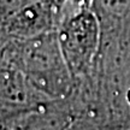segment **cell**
<instances>
[{"instance_id": "1", "label": "cell", "mask_w": 130, "mask_h": 130, "mask_svg": "<svg viewBox=\"0 0 130 130\" xmlns=\"http://www.w3.org/2000/svg\"><path fill=\"white\" fill-rule=\"evenodd\" d=\"M1 66L23 71L30 83L50 100L71 95L75 79L61 52L57 30L28 40L1 41Z\"/></svg>"}, {"instance_id": "2", "label": "cell", "mask_w": 130, "mask_h": 130, "mask_svg": "<svg viewBox=\"0 0 130 130\" xmlns=\"http://www.w3.org/2000/svg\"><path fill=\"white\" fill-rule=\"evenodd\" d=\"M57 34L74 79L90 74L98 64L101 47V24L94 10H77L65 4Z\"/></svg>"}, {"instance_id": "3", "label": "cell", "mask_w": 130, "mask_h": 130, "mask_svg": "<svg viewBox=\"0 0 130 130\" xmlns=\"http://www.w3.org/2000/svg\"><path fill=\"white\" fill-rule=\"evenodd\" d=\"M60 12L50 0H32L1 21V41L28 40L57 30Z\"/></svg>"}, {"instance_id": "4", "label": "cell", "mask_w": 130, "mask_h": 130, "mask_svg": "<svg viewBox=\"0 0 130 130\" xmlns=\"http://www.w3.org/2000/svg\"><path fill=\"white\" fill-rule=\"evenodd\" d=\"M0 84L1 119L29 111L50 100L36 90L25 74L18 68L1 66Z\"/></svg>"}, {"instance_id": "5", "label": "cell", "mask_w": 130, "mask_h": 130, "mask_svg": "<svg viewBox=\"0 0 130 130\" xmlns=\"http://www.w3.org/2000/svg\"><path fill=\"white\" fill-rule=\"evenodd\" d=\"M93 10L100 24L122 23L130 17V0H95Z\"/></svg>"}, {"instance_id": "6", "label": "cell", "mask_w": 130, "mask_h": 130, "mask_svg": "<svg viewBox=\"0 0 130 130\" xmlns=\"http://www.w3.org/2000/svg\"><path fill=\"white\" fill-rule=\"evenodd\" d=\"M32 0H1V21L9 18Z\"/></svg>"}, {"instance_id": "7", "label": "cell", "mask_w": 130, "mask_h": 130, "mask_svg": "<svg viewBox=\"0 0 130 130\" xmlns=\"http://www.w3.org/2000/svg\"><path fill=\"white\" fill-rule=\"evenodd\" d=\"M65 130H105L102 126L84 118H75L74 122Z\"/></svg>"}, {"instance_id": "8", "label": "cell", "mask_w": 130, "mask_h": 130, "mask_svg": "<svg viewBox=\"0 0 130 130\" xmlns=\"http://www.w3.org/2000/svg\"><path fill=\"white\" fill-rule=\"evenodd\" d=\"M95 0H68L66 5H69L72 9H93Z\"/></svg>"}, {"instance_id": "9", "label": "cell", "mask_w": 130, "mask_h": 130, "mask_svg": "<svg viewBox=\"0 0 130 130\" xmlns=\"http://www.w3.org/2000/svg\"><path fill=\"white\" fill-rule=\"evenodd\" d=\"M50 1H51L52 5H53L61 14V11H63V9H64V6H65V4H66L68 0H50Z\"/></svg>"}, {"instance_id": "10", "label": "cell", "mask_w": 130, "mask_h": 130, "mask_svg": "<svg viewBox=\"0 0 130 130\" xmlns=\"http://www.w3.org/2000/svg\"><path fill=\"white\" fill-rule=\"evenodd\" d=\"M129 83H130V74H129V76H128V78H126V84H129Z\"/></svg>"}]
</instances>
